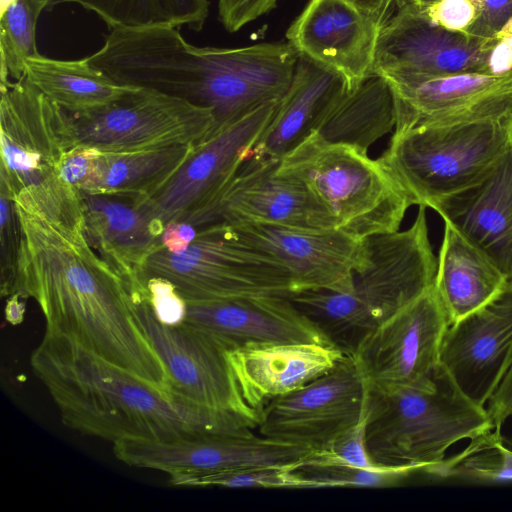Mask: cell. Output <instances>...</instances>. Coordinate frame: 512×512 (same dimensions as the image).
Instances as JSON below:
<instances>
[{
  "label": "cell",
  "instance_id": "cell-47",
  "mask_svg": "<svg viewBox=\"0 0 512 512\" xmlns=\"http://www.w3.org/2000/svg\"><path fill=\"white\" fill-rule=\"evenodd\" d=\"M416 0H396V7L401 8L404 5L414 3Z\"/></svg>",
  "mask_w": 512,
  "mask_h": 512
},
{
  "label": "cell",
  "instance_id": "cell-10",
  "mask_svg": "<svg viewBox=\"0 0 512 512\" xmlns=\"http://www.w3.org/2000/svg\"><path fill=\"white\" fill-rule=\"evenodd\" d=\"M279 102L265 103L212 130L163 186L147 198L132 202L163 227L173 221L196 228L210 224Z\"/></svg>",
  "mask_w": 512,
  "mask_h": 512
},
{
  "label": "cell",
  "instance_id": "cell-15",
  "mask_svg": "<svg viewBox=\"0 0 512 512\" xmlns=\"http://www.w3.org/2000/svg\"><path fill=\"white\" fill-rule=\"evenodd\" d=\"M449 322L434 285L369 330L351 354L369 386L421 384L440 365Z\"/></svg>",
  "mask_w": 512,
  "mask_h": 512
},
{
  "label": "cell",
  "instance_id": "cell-9",
  "mask_svg": "<svg viewBox=\"0 0 512 512\" xmlns=\"http://www.w3.org/2000/svg\"><path fill=\"white\" fill-rule=\"evenodd\" d=\"M150 277L170 281L186 302L289 297L294 292L281 265L231 239L221 222L198 228L180 253L159 246L145 265V282Z\"/></svg>",
  "mask_w": 512,
  "mask_h": 512
},
{
  "label": "cell",
  "instance_id": "cell-45",
  "mask_svg": "<svg viewBox=\"0 0 512 512\" xmlns=\"http://www.w3.org/2000/svg\"><path fill=\"white\" fill-rule=\"evenodd\" d=\"M18 293H13L6 300L4 315L5 320L13 326L19 325L24 320L25 302Z\"/></svg>",
  "mask_w": 512,
  "mask_h": 512
},
{
  "label": "cell",
  "instance_id": "cell-23",
  "mask_svg": "<svg viewBox=\"0 0 512 512\" xmlns=\"http://www.w3.org/2000/svg\"><path fill=\"white\" fill-rule=\"evenodd\" d=\"M346 353L334 344L259 342L229 348L226 356L244 401L261 415L269 402L327 373Z\"/></svg>",
  "mask_w": 512,
  "mask_h": 512
},
{
  "label": "cell",
  "instance_id": "cell-44",
  "mask_svg": "<svg viewBox=\"0 0 512 512\" xmlns=\"http://www.w3.org/2000/svg\"><path fill=\"white\" fill-rule=\"evenodd\" d=\"M369 16L380 28L393 16L396 0H347ZM397 8V7H396Z\"/></svg>",
  "mask_w": 512,
  "mask_h": 512
},
{
  "label": "cell",
  "instance_id": "cell-38",
  "mask_svg": "<svg viewBox=\"0 0 512 512\" xmlns=\"http://www.w3.org/2000/svg\"><path fill=\"white\" fill-rule=\"evenodd\" d=\"M149 302L156 318L167 325L184 322L187 302L167 279L150 277L146 280Z\"/></svg>",
  "mask_w": 512,
  "mask_h": 512
},
{
  "label": "cell",
  "instance_id": "cell-30",
  "mask_svg": "<svg viewBox=\"0 0 512 512\" xmlns=\"http://www.w3.org/2000/svg\"><path fill=\"white\" fill-rule=\"evenodd\" d=\"M25 76L69 114L98 110L136 88L114 82L85 58L60 60L39 54L26 60Z\"/></svg>",
  "mask_w": 512,
  "mask_h": 512
},
{
  "label": "cell",
  "instance_id": "cell-1",
  "mask_svg": "<svg viewBox=\"0 0 512 512\" xmlns=\"http://www.w3.org/2000/svg\"><path fill=\"white\" fill-rule=\"evenodd\" d=\"M21 244L13 293L31 297L45 331L66 336L168 392L165 368L136 317L129 284L84 231L51 221L14 198Z\"/></svg>",
  "mask_w": 512,
  "mask_h": 512
},
{
  "label": "cell",
  "instance_id": "cell-21",
  "mask_svg": "<svg viewBox=\"0 0 512 512\" xmlns=\"http://www.w3.org/2000/svg\"><path fill=\"white\" fill-rule=\"evenodd\" d=\"M278 163L279 160L244 163L218 204L211 223L336 228L329 212L302 182L277 172Z\"/></svg>",
  "mask_w": 512,
  "mask_h": 512
},
{
  "label": "cell",
  "instance_id": "cell-40",
  "mask_svg": "<svg viewBox=\"0 0 512 512\" xmlns=\"http://www.w3.org/2000/svg\"><path fill=\"white\" fill-rule=\"evenodd\" d=\"M278 0H218V18L230 33L269 13Z\"/></svg>",
  "mask_w": 512,
  "mask_h": 512
},
{
  "label": "cell",
  "instance_id": "cell-35",
  "mask_svg": "<svg viewBox=\"0 0 512 512\" xmlns=\"http://www.w3.org/2000/svg\"><path fill=\"white\" fill-rule=\"evenodd\" d=\"M293 470L284 467H259L209 474L174 475L170 476L169 482L179 487L299 488Z\"/></svg>",
  "mask_w": 512,
  "mask_h": 512
},
{
  "label": "cell",
  "instance_id": "cell-20",
  "mask_svg": "<svg viewBox=\"0 0 512 512\" xmlns=\"http://www.w3.org/2000/svg\"><path fill=\"white\" fill-rule=\"evenodd\" d=\"M380 29L347 0H310L286 38L299 55L338 74L352 91L373 76Z\"/></svg>",
  "mask_w": 512,
  "mask_h": 512
},
{
  "label": "cell",
  "instance_id": "cell-31",
  "mask_svg": "<svg viewBox=\"0 0 512 512\" xmlns=\"http://www.w3.org/2000/svg\"><path fill=\"white\" fill-rule=\"evenodd\" d=\"M46 10L77 4L95 13L110 30L188 27L201 31L209 15L208 0H45Z\"/></svg>",
  "mask_w": 512,
  "mask_h": 512
},
{
  "label": "cell",
  "instance_id": "cell-11",
  "mask_svg": "<svg viewBox=\"0 0 512 512\" xmlns=\"http://www.w3.org/2000/svg\"><path fill=\"white\" fill-rule=\"evenodd\" d=\"M457 73H510L501 36L487 40L450 31L415 3L398 8L381 27L373 75L417 79Z\"/></svg>",
  "mask_w": 512,
  "mask_h": 512
},
{
  "label": "cell",
  "instance_id": "cell-8",
  "mask_svg": "<svg viewBox=\"0 0 512 512\" xmlns=\"http://www.w3.org/2000/svg\"><path fill=\"white\" fill-rule=\"evenodd\" d=\"M512 147V114L394 133L379 161L413 205L433 208L483 180Z\"/></svg>",
  "mask_w": 512,
  "mask_h": 512
},
{
  "label": "cell",
  "instance_id": "cell-32",
  "mask_svg": "<svg viewBox=\"0 0 512 512\" xmlns=\"http://www.w3.org/2000/svg\"><path fill=\"white\" fill-rule=\"evenodd\" d=\"M423 472L440 480L471 484L512 482V437L503 435L501 428L487 430L470 439L460 452Z\"/></svg>",
  "mask_w": 512,
  "mask_h": 512
},
{
  "label": "cell",
  "instance_id": "cell-34",
  "mask_svg": "<svg viewBox=\"0 0 512 512\" xmlns=\"http://www.w3.org/2000/svg\"><path fill=\"white\" fill-rule=\"evenodd\" d=\"M293 472L299 488L390 487L420 470L414 467L361 468L340 464L305 463Z\"/></svg>",
  "mask_w": 512,
  "mask_h": 512
},
{
  "label": "cell",
  "instance_id": "cell-6",
  "mask_svg": "<svg viewBox=\"0 0 512 512\" xmlns=\"http://www.w3.org/2000/svg\"><path fill=\"white\" fill-rule=\"evenodd\" d=\"M0 179L13 198L47 219L84 231L80 193L61 177V163L78 144L71 115L27 78L0 84Z\"/></svg>",
  "mask_w": 512,
  "mask_h": 512
},
{
  "label": "cell",
  "instance_id": "cell-25",
  "mask_svg": "<svg viewBox=\"0 0 512 512\" xmlns=\"http://www.w3.org/2000/svg\"><path fill=\"white\" fill-rule=\"evenodd\" d=\"M432 209L512 279V147L483 180Z\"/></svg>",
  "mask_w": 512,
  "mask_h": 512
},
{
  "label": "cell",
  "instance_id": "cell-16",
  "mask_svg": "<svg viewBox=\"0 0 512 512\" xmlns=\"http://www.w3.org/2000/svg\"><path fill=\"white\" fill-rule=\"evenodd\" d=\"M367 385L351 352L327 373L269 402L260 435L321 450L355 426L365 413Z\"/></svg>",
  "mask_w": 512,
  "mask_h": 512
},
{
  "label": "cell",
  "instance_id": "cell-24",
  "mask_svg": "<svg viewBox=\"0 0 512 512\" xmlns=\"http://www.w3.org/2000/svg\"><path fill=\"white\" fill-rule=\"evenodd\" d=\"M87 241L130 286L133 297L148 296L144 270L160 246L164 229L134 202L80 193Z\"/></svg>",
  "mask_w": 512,
  "mask_h": 512
},
{
  "label": "cell",
  "instance_id": "cell-26",
  "mask_svg": "<svg viewBox=\"0 0 512 512\" xmlns=\"http://www.w3.org/2000/svg\"><path fill=\"white\" fill-rule=\"evenodd\" d=\"M345 90L338 74L299 55L291 85L245 163L280 160L312 132L322 111Z\"/></svg>",
  "mask_w": 512,
  "mask_h": 512
},
{
  "label": "cell",
  "instance_id": "cell-37",
  "mask_svg": "<svg viewBox=\"0 0 512 512\" xmlns=\"http://www.w3.org/2000/svg\"><path fill=\"white\" fill-rule=\"evenodd\" d=\"M366 406L360 421L324 449L316 450L305 463L340 464L361 468L376 466L365 446ZM304 463V464H305Z\"/></svg>",
  "mask_w": 512,
  "mask_h": 512
},
{
  "label": "cell",
  "instance_id": "cell-7",
  "mask_svg": "<svg viewBox=\"0 0 512 512\" xmlns=\"http://www.w3.org/2000/svg\"><path fill=\"white\" fill-rule=\"evenodd\" d=\"M277 172L302 182L336 228L359 240L398 231L413 205L379 159L356 146L327 142L314 131L279 160Z\"/></svg>",
  "mask_w": 512,
  "mask_h": 512
},
{
  "label": "cell",
  "instance_id": "cell-22",
  "mask_svg": "<svg viewBox=\"0 0 512 512\" xmlns=\"http://www.w3.org/2000/svg\"><path fill=\"white\" fill-rule=\"evenodd\" d=\"M184 322L216 337L229 348L259 342L336 345L285 296L187 302Z\"/></svg>",
  "mask_w": 512,
  "mask_h": 512
},
{
  "label": "cell",
  "instance_id": "cell-14",
  "mask_svg": "<svg viewBox=\"0 0 512 512\" xmlns=\"http://www.w3.org/2000/svg\"><path fill=\"white\" fill-rule=\"evenodd\" d=\"M251 430L205 433L167 442L123 439L113 443V453L129 466L160 470L174 476L259 467L296 469L315 451L255 435Z\"/></svg>",
  "mask_w": 512,
  "mask_h": 512
},
{
  "label": "cell",
  "instance_id": "cell-4",
  "mask_svg": "<svg viewBox=\"0 0 512 512\" xmlns=\"http://www.w3.org/2000/svg\"><path fill=\"white\" fill-rule=\"evenodd\" d=\"M426 207L406 230L362 239L350 293L291 294L290 300L332 340L351 352L369 330L434 285L437 258L429 240Z\"/></svg>",
  "mask_w": 512,
  "mask_h": 512
},
{
  "label": "cell",
  "instance_id": "cell-36",
  "mask_svg": "<svg viewBox=\"0 0 512 512\" xmlns=\"http://www.w3.org/2000/svg\"><path fill=\"white\" fill-rule=\"evenodd\" d=\"M1 294L13 292L21 244V227L14 199L6 183L0 179Z\"/></svg>",
  "mask_w": 512,
  "mask_h": 512
},
{
  "label": "cell",
  "instance_id": "cell-2",
  "mask_svg": "<svg viewBox=\"0 0 512 512\" xmlns=\"http://www.w3.org/2000/svg\"><path fill=\"white\" fill-rule=\"evenodd\" d=\"M299 54L287 42L198 47L174 27L112 29L86 61L120 85L153 89L213 110L217 129L281 100Z\"/></svg>",
  "mask_w": 512,
  "mask_h": 512
},
{
  "label": "cell",
  "instance_id": "cell-17",
  "mask_svg": "<svg viewBox=\"0 0 512 512\" xmlns=\"http://www.w3.org/2000/svg\"><path fill=\"white\" fill-rule=\"evenodd\" d=\"M221 223L231 239L281 265L290 275L293 294L352 291V275L359 261L362 240L337 228Z\"/></svg>",
  "mask_w": 512,
  "mask_h": 512
},
{
  "label": "cell",
  "instance_id": "cell-41",
  "mask_svg": "<svg viewBox=\"0 0 512 512\" xmlns=\"http://www.w3.org/2000/svg\"><path fill=\"white\" fill-rule=\"evenodd\" d=\"M100 154L98 149L82 143L68 150L61 163L63 181L78 193L82 192L92 176Z\"/></svg>",
  "mask_w": 512,
  "mask_h": 512
},
{
  "label": "cell",
  "instance_id": "cell-39",
  "mask_svg": "<svg viewBox=\"0 0 512 512\" xmlns=\"http://www.w3.org/2000/svg\"><path fill=\"white\" fill-rule=\"evenodd\" d=\"M476 6V19L467 34L495 39L508 30L512 23V0H473Z\"/></svg>",
  "mask_w": 512,
  "mask_h": 512
},
{
  "label": "cell",
  "instance_id": "cell-27",
  "mask_svg": "<svg viewBox=\"0 0 512 512\" xmlns=\"http://www.w3.org/2000/svg\"><path fill=\"white\" fill-rule=\"evenodd\" d=\"M508 279L484 251L444 222L434 288L449 325L488 303Z\"/></svg>",
  "mask_w": 512,
  "mask_h": 512
},
{
  "label": "cell",
  "instance_id": "cell-29",
  "mask_svg": "<svg viewBox=\"0 0 512 512\" xmlns=\"http://www.w3.org/2000/svg\"><path fill=\"white\" fill-rule=\"evenodd\" d=\"M194 145L103 153L80 193L108 195L139 201L156 192L187 159Z\"/></svg>",
  "mask_w": 512,
  "mask_h": 512
},
{
  "label": "cell",
  "instance_id": "cell-12",
  "mask_svg": "<svg viewBox=\"0 0 512 512\" xmlns=\"http://www.w3.org/2000/svg\"><path fill=\"white\" fill-rule=\"evenodd\" d=\"M70 115L78 143L103 153L194 145L215 126L211 108L142 87L98 110Z\"/></svg>",
  "mask_w": 512,
  "mask_h": 512
},
{
  "label": "cell",
  "instance_id": "cell-33",
  "mask_svg": "<svg viewBox=\"0 0 512 512\" xmlns=\"http://www.w3.org/2000/svg\"><path fill=\"white\" fill-rule=\"evenodd\" d=\"M45 0H17L0 15L1 83L25 76L26 60L39 55L36 25Z\"/></svg>",
  "mask_w": 512,
  "mask_h": 512
},
{
  "label": "cell",
  "instance_id": "cell-46",
  "mask_svg": "<svg viewBox=\"0 0 512 512\" xmlns=\"http://www.w3.org/2000/svg\"><path fill=\"white\" fill-rule=\"evenodd\" d=\"M435 1H437V0H416L415 4H417L418 6H420L422 8H425V7L429 6L430 4L434 3Z\"/></svg>",
  "mask_w": 512,
  "mask_h": 512
},
{
  "label": "cell",
  "instance_id": "cell-43",
  "mask_svg": "<svg viewBox=\"0 0 512 512\" xmlns=\"http://www.w3.org/2000/svg\"><path fill=\"white\" fill-rule=\"evenodd\" d=\"M198 228L183 221L169 222L160 236V247L171 253H180L194 240Z\"/></svg>",
  "mask_w": 512,
  "mask_h": 512
},
{
  "label": "cell",
  "instance_id": "cell-5",
  "mask_svg": "<svg viewBox=\"0 0 512 512\" xmlns=\"http://www.w3.org/2000/svg\"><path fill=\"white\" fill-rule=\"evenodd\" d=\"M493 428L487 409L470 400L441 363L421 384L367 385L365 446L376 466L423 472L455 443Z\"/></svg>",
  "mask_w": 512,
  "mask_h": 512
},
{
  "label": "cell",
  "instance_id": "cell-3",
  "mask_svg": "<svg viewBox=\"0 0 512 512\" xmlns=\"http://www.w3.org/2000/svg\"><path fill=\"white\" fill-rule=\"evenodd\" d=\"M30 365L65 426L113 443L167 442L257 427L170 394L57 333L45 331Z\"/></svg>",
  "mask_w": 512,
  "mask_h": 512
},
{
  "label": "cell",
  "instance_id": "cell-13",
  "mask_svg": "<svg viewBox=\"0 0 512 512\" xmlns=\"http://www.w3.org/2000/svg\"><path fill=\"white\" fill-rule=\"evenodd\" d=\"M134 310L165 368L170 394L244 417L258 426L261 415L244 401L226 356L229 347L224 342L186 322H160L148 297L134 298Z\"/></svg>",
  "mask_w": 512,
  "mask_h": 512
},
{
  "label": "cell",
  "instance_id": "cell-19",
  "mask_svg": "<svg viewBox=\"0 0 512 512\" xmlns=\"http://www.w3.org/2000/svg\"><path fill=\"white\" fill-rule=\"evenodd\" d=\"M384 79L394 97V133L512 114V72Z\"/></svg>",
  "mask_w": 512,
  "mask_h": 512
},
{
  "label": "cell",
  "instance_id": "cell-18",
  "mask_svg": "<svg viewBox=\"0 0 512 512\" xmlns=\"http://www.w3.org/2000/svg\"><path fill=\"white\" fill-rule=\"evenodd\" d=\"M440 363L461 391L485 406L512 365V279L488 303L448 326Z\"/></svg>",
  "mask_w": 512,
  "mask_h": 512
},
{
  "label": "cell",
  "instance_id": "cell-28",
  "mask_svg": "<svg viewBox=\"0 0 512 512\" xmlns=\"http://www.w3.org/2000/svg\"><path fill=\"white\" fill-rule=\"evenodd\" d=\"M393 93L387 81L373 75L352 91H343L317 118L312 131L330 143L365 151L395 128Z\"/></svg>",
  "mask_w": 512,
  "mask_h": 512
},
{
  "label": "cell",
  "instance_id": "cell-42",
  "mask_svg": "<svg viewBox=\"0 0 512 512\" xmlns=\"http://www.w3.org/2000/svg\"><path fill=\"white\" fill-rule=\"evenodd\" d=\"M424 9L436 24L463 33L467 32L477 15L473 0H437Z\"/></svg>",
  "mask_w": 512,
  "mask_h": 512
}]
</instances>
